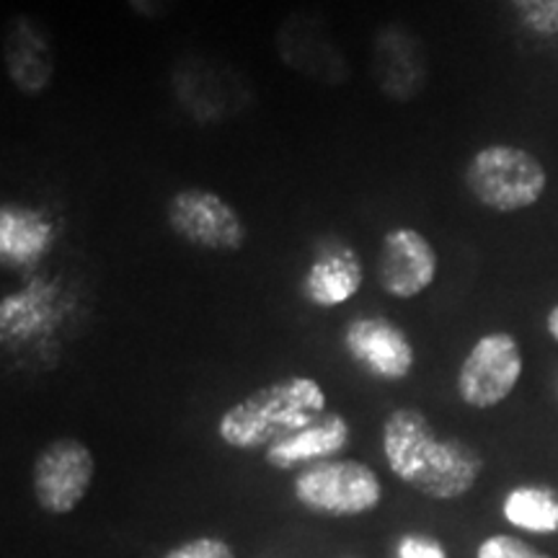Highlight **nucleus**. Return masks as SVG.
I'll use <instances>...</instances> for the list:
<instances>
[{
  "label": "nucleus",
  "instance_id": "f3484780",
  "mask_svg": "<svg viewBox=\"0 0 558 558\" xmlns=\"http://www.w3.org/2000/svg\"><path fill=\"white\" fill-rule=\"evenodd\" d=\"M522 29L538 39L558 37V0H512Z\"/></svg>",
  "mask_w": 558,
  "mask_h": 558
},
{
  "label": "nucleus",
  "instance_id": "f8f14e48",
  "mask_svg": "<svg viewBox=\"0 0 558 558\" xmlns=\"http://www.w3.org/2000/svg\"><path fill=\"white\" fill-rule=\"evenodd\" d=\"M365 284V267L360 254L347 241H324L313 251L303 269L298 292L311 308L333 311L357 298Z\"/></svg>",
  "mask_w": 558,
  "mask_h": 558
},
{
  "label": "nucleus",
  "instance_id": "6ab92c4d",
  "mask_svg": "<svg viewBox=\"0 0 558 558\" xmlns=\"http://www.w3.org/2000/svg\"><path fill=\"white\" fill-rule=\"evenodd\" d=\"M163 558H235V548L220 535H194L166 550Z\"/></svg>",
  "mask_w": 558,
  "mask_h": 558
},
{
  "label": "nucleus",
  "instance_id": "0eeeda50",
  "mask_svg": "<svg viewBox=\"0 0 558 558\" xmlns=\"http://www.w3.org/2000/svg\"><path fill=\"white\" fill-rule=\"evenodd\" d=\"M96 478V456L78 437H58L39 450L32 465L34 501L52 518H62L88 497Z\"/></svg>",
  "mask_w": 558,
  "mask_h": 558
},
{
  "label": "nucleus",
  "instance_id": "ddd939ff",
  "mask_svg": "<svg viewBox=\"0 0 558 558\" xmlns=\"http://www.w3.org/2000/svg\"><path fill=\"white\" fill-rule=\"evenodd\" d=\"M375 83L388 99L409 101L427 83V58L414 34L401 24H386L373 41Z\"/></svg>",
  "mask_w": 558,
  "mask_h": 558
},
{
  "label": "nucleus",
  "instance_id": "20e7f679",
  "mask_svg": "<svg viewBox=\"0 0 558 558\" xmlns=\"http://www.w3.org/2000/svg\"><path fill=\"white\" fill-rule=\"evenodd\" d=\"M292 497L316 518L354 520L383 505V481L373 465L354 458H331L292 476Z\"/></svg>",
  "mask_w": 558,
  "mask_h": 558
},
{
  "label": "nucleus",
  "instance_id": "5701e85b",
  "mask_svg": "<svg viewBox=\"0 0 558 558\" xmlns=\"http://www.w3.org/2000/svg\"><path fill=\"white\" fill-rule=\"evenodd\" d=\"M349 558H354V556H349Z\"/></svg>",
  "mask_w": 558,
  "mask_h": 558
},
{
  "label": "nucleus",
  "instance_id": "2eb2a0df",
  "mask_svg": "<svg viewBox=\"0 0 558 558\" xmlns=\"http://www.w3.org/2000/svg\"><path fill=\"white\" fill-rule=\"evenodd\" d=\"M501 520L518 533L558 535V488L548 484H518L501 497Z\"/></svg>",
  "mask_w": 558,
  "mask_h": 558
},
{
  "label": "nucleus",
  "instance_id": "f257e3e1",
  "mask_svg": "<svg viewBox=\"0 0 558 558\" xmlns=\"http://www.w3.org/2000/svg\"><path fill=\"white\" fill-rule=\"evenodd\" d=\"M380 448L388 471L432 501L463 499L486 471L478 448L460 437H439L418 407L388 411L380 427Z\"/></svg>",
  "mask_w": 558,
  "mask_h": 558
},
{
  "label": "nucleus",
  "instance_id": "6e6552de",
  "mask_svg": "<svg viewBox=\"0 0 558 558\" xmlns=\"http://www.w3.org/2000/svg\"><path fill=\"white\" fill-rule=\"evenodd\" d=\"M341 349L362 373L380 383H403L416 367V347L409 331L380 313H362L347 320Z\"/></svg>",
  "mask_w": 558,
  "mask_h": 558
},
{
  "label": "nucleus",
  "instance_id": "1a4fd4ad",
  "mask_svg": "<svg viewBox=\"0 0 558 558\" xmlns=\"http://www.w3.org/2000/svg\"><path fill=\"white\" fill-rule=\"evenodd\" d=\"M439 275V254L422 230L399 226L380 239L375 277L390 298L411 300L427 292Z\"/></svg>",
  "mask_w": 558,
  "mask_h": 558
},
{
  "label": "nucleus",
  "instance_id": "f03ea898",
  "mask_svg": "<svg viewBox=\"0 0 558 558\" xmlns=\"http://www.w3.org/2000/svg\"><path fill=\"white\" fill-rule=\"evenodd\" d=\"M329 411V396L311 375H284L230 403L215 422L220 442L230 450H267L277 439L308 427Z\"/></svg>",
  "mask_w": 558,
  "mask_h": 558
},
{
  "label": "nucleus",
  "instance_id": "dca6fc26",
  "mask_svg": "<svg viewBox=\"0 0 558 558\" xmlns=\"http://www.w3.org/2000/svg\"><path fill=\"white\" fill-rule=\"evenodd\" d=\"M0 239H3L5 264H24L39 256L50 246L52 228L47 218H41L34 209L16 205H3V222H0Z\"/></svg>",
  "mask_w": 558,
  "mask_h": 558
},
{
  "label": "nucleus",
  "instance_id": "39448f33",
  "mask_svg": "<svg viewBox=\"0 0 558 558\" xmlns=\"http://www.w3.org/2000/svg\"><path fill=\"white\" fill-rule=\"evenodd\" d=\"M525 373V354L514 333L488 331L473 341L458 367V399L469 409L488 411L505 403Z\"/></svg>",
  "mask_w": 558,
  "mask_h": 558
},
{
  "label": "nucleus",
  "instance_id": "7ed1b4c3",
  "mask_svg": "<svg viewBox=\"0 0 558 558\" xmlns=\"http://www.w3.org/2000/svg\"><path fill=\"white\" fill-rule=\"evenodd\" d=\"M463 181L481 207L509 215L538 205L548 190V171L535 153L492 143L473 153Z\"/></svg>",
  "mask_w": 558,
  "mask_h": 558
},
{
  "label": "nucleus",
  "instance_id": "aec40b11",
  "mask_svg": "<svg viewBox=\"0 0 558 558\" xmlns=\"http://www.w3.org/2000/svg\"><path fill=\"white\" fill-rule=\"evenodd\" d=\"M396 558H450L448 546L442 541L435 538L432 533H403L399 541H396Z\"/></svg>",
  "mask_w": 558,
  "mask_h": 558
},
{
  "label": "nucleus",
  "instance_id": "9d476101",
  "mask_svg": "<svg viewBox=\"0 0 558 558\" xmlns=\"http://www.w3.org/2000/svg\"><path fill=\"white\" fill-rule=\"evenodd\" d=\"M277 52L305 78L324 83H344L349 65L344 52L333 45L331 29L320 13L295 11L277 29Z\"/></svg>",
  "mask_w": 558,
  "mask_h": 558
},
{
  "label": "nucleus",
  "instance_id": "412c9836",
  "mask_svg": "<svg viewBox=\"0 0 558 558\" xmlns=\"http://www.w3.org/2000/svg\"><path fill=\"white\" fill-rule=\"evenodd\" d=\"M173 3H177V0H128L130 11L145 21L166 19L171 13Z\"/></svg>",
  "mask_w": 558,
  "mask_h": 558
},
{
  "label": "nucleus",
  "instance_id": "4be33fe9",
  "mask_svg": "<svg viewBox=\"0 0 558 558\" xmlns=\"http://www.w3.org/2000/svg\"><path fill=\"white\" fill-rule=\"evenodd\" d=\"M546 333L558 344V303L546 313Z\"/></svg>",
  "mask_w": 558,
  "mask_h": 558
},
{
  "label": "nucleus",
  "instance_id": "9b49d317",
  "mask_svg": "<svg viewBox=\"0 0 558 558\" xmlns=\"http://www.w3.org/2000/svg\"><path fill=\"white\" fill-rule=\"evenodd\" d=\"M3 68L13 88L41 96L54 81L58 54L50 32L26 13H13L3 26Z\"/></svg>",
  "mask_w": 558,
  "mask_h": 558
},
{
  "label": "nucleus",
  "instance_id": "4468645a",
  "mask_svg": "<svg viewBox=\"0 0 558 558\" xmlns=\"http://www.w3.org/2000/svg\"><path fill=\"white\" fill-rule=\"evenodd\" d=\"M349 439H352L349 418L339 411H326L308 427L269 445L264 450V463L275 471H303L308 465L339 458L349 448Z\"/></svg>",
  "mask_w": 558,
  "mask_h": 558
},
{
  "label": "nucleus",
  "instance_id": "a211bd4d",
  "mask_svg": "<svg viewBox=\"0 0 558 558\" xmlns=\"http://www.w3.org/2000/svg\"><path fill=\"white\" fill-rule=\"evenodd\" d=\"M476 558H554L520 535L492 533L476 546Z\"/></svg>",
  "mask_w": 558,
  "mask_h": 558
},
{
  "label": "nucleus",
  "instance_id": "423d86ee",
  "mask_svg": "<svg viewBox=\"0 0 558 558\" xmlns=\"http://www.w3.org/2000/svg\"><path fill=\"white\" fill-rule=\"evenodd\" d=\"M166 220L173 235L202 251L235 254L248 241L246 222L239 209L205 186H184L173 192L166 205Z\"/></svg>",
  "mask_w": 558,
  "mask_h": 558
}]
</instances>
